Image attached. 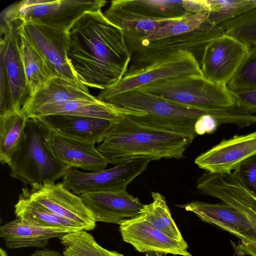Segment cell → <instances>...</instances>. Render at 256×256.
<instances>
[{"label": "cell", "mask_w": 256, "mask_h": 256, "mask_svg": "<svg viewBox=\"0 0 256 256\" xmlns=\"http://www.w3.org/2000/svg\"><path fill=\"white\" fill-rule=\"evenodd\" d=\"M256 154V132L236 135L198 156L194 163L213 174H228L245 159Z\"/></svg>", "instance_id": "cell-15"}, {"label": "cell", "mask_w": 256, "mask_h": 256, "mask_svg": "<svg viewBox=\"0 0 256 256\" xmlns=\"http://www.w3.org/2000/svg\"><path fill=\"white\" fill-rule=\"evenodd\" d=\"M120 8L143 17L177 20L193 14L190 0H115Z\"/></svg>", "instance_id": "cell-24"}, {"label": "cell", "mask_w": 256, "mask_h": 256, "mask_svg": "<svg viewBox=\"0 0 256 256\" xmlns=\"http://www.w3.org/2000/svg\"><path fill=\"white\" fill-rule=\"evenodd\" d=\"M250 47L224 34L206 48L200 68L203 76L219 86H226L245 59Z\"/></svg>", "instance_id": "cell-13"}, {"label": "cell", "mask_w": 256, "mask_h": 256, "mask_svg": "<svg viewBox=\"0 0 256 256\" xmlns=\"http://www.w3.org/2000/svg\"><path fill=\"white\" fill-rule=\"evenodd\" d=\"M96 97L84 90L59 76H54L29 97L21 111L27 116L37 108L48 104L64 103L72 100L94 101Z\"/></svg>", "instance_id": "cell-23"}, {"label": "cell", "mask_w": 256, "mask_h": 256, "mask_svg": "<svg viewBox=\"0 0 256 256\" xmlns=\"http://www.w3.org/2000/svg\"><path fill=\"white\" fill-rule=\"evenodd\" d=\"M104 0H23L12 4L0 13V22L34 20L68 32L84 14L102 10Z\"/></svg>", "instance_id": "cell-6"}, {"label": "cell", "mask_w": 256, "mask_h": 256, "mask_svg": "<svg viewBox=\"0 0 256 256\" xmlns=\"http://www.w3.org/2000/svg\"><path fill=\"white\" fill-rule=\"evenodd\" d=\"M208 16V12H205L173 20L144 38L149 40H158L192 31L201 26Z\"/></svg>", "instance_id": "cell-34"}, {"label": "cell", "mask_w": 256, "mask_h": 256, "mask_svg": "<svg viewBox=\"0 0 256 256\" xmlns=\"http://www.w3.org/2000/svg\"><path fill=\"white\" fill-rule=\"evenodd\" d=\"M28 118L21 110L0 116V161L8 164L24 134Z\"/></svg>", "instance_id": "cell-28"}, {"label": "cell", "mask_w": 256, "mask_h": 256, "mask_svg": "<svg viewBox=\"0 0 256 256\" xmlns=\"http://www.w3.org/2000/svg\"><path fill=\"white\" fill-rule=\"evenodd\" d=\"M208 19L214 24L236 18L256 8V0H208Z\"/></svg>", "instance_id": "cell-31"}, {"label": "cell", "mask_w": 256, "mask_h": 256, "mask_svg": "<svg viewBox=\"0 0 256 256\" xmlns=\"http://www.w3.org/2000/svg\"><path fill=\"white\" fill-rule=\"evenodd\" d=\"M232 173L238 182L256 197V154L242 162Z\"/></svg>", "instance_id": "cell-35"}, {"label": "cell", "mask_w": 256, "mask_h": 256, "mask_svg": "<svg viewBox=\"0 0 256 256\" xmlns=\"http://www.w3.org/2000/svg\"><path fill=\"white\" fill-rule=\"evenodd\" d=\"M97 222L120 224L138 216L145 204L126 190L88 192L80 196Z\"/></svg>", "instance_id": "cell-16"}, {"label": "cell", "mask_w": 256, "mask_h": 256, "mask_svg": "<svg viewBox=\"0 0 256 256\" xmlns=\"http://www.w3.org/2000/svg\"><path fill=\"white\" fill-rule=\"evenodd\" d=\"M178 206L194 213L202 220L215 224L240 238L244 252L254 243L250 221L243 214L229 204L194 201Z\"/></svg>", "instance_id": "cell-17"}, {"label": "cell", "mask_w": 256, "mask_h": 256, "mask_svg": "<svg viewBox=\"0 0 256 256\" xmlns=\"http://www.w3.org/2000/svg\"><path fill=\"white\" fill-rule=\"evenodd\" d=\"M104 14L110 22L122 29L125 38L134 39L145 38L173 20L143 17L120 8L112 1Z\"/></svg>", "instance_id": "cell-27"}, {"label": "cell", "mask_w": 256, "mask_h": 256, "mask_svg": "<svg viewBox=\"0 0 256 256\" xmlns=\"http://www.w3.org/2000/svg\"><path fill=\"white\" fill-rule=\"evenodd\" d=\"M137 89L199 108L216 109L236 105L226 86L218 85L202 75L192 74L160 80Z\"/></svg>", "instance_id": "cell-7"}, {"label": "cell", "mask_w": 256, "mask_h": 256, "mask_svg": "<svg viewBox=\"0 0 256 256\" xmlns=\"http://www.w3.org/2000/svg\"><path fill=\"white\" fill-rule=\"evenodd\" d=\"M150 161L135 159L106 170L83 172L76 168H70L62 182L74 194L126 190L128 186L146 168Z\"/></svg>", "instance_id": "cell-10"}, {"label": "cell", "mask_w": 256, "mask_h": 256, "mask_svg": "<svg viewBox=\"0 0 256 256\" xmlns=\"http://www.w3.org/2000/svg\"><path fill=\"white\" fill-rule=\"evenodd\" d=\"M122 240L140 252H156L192 256L186 242H179L153 226L140 214L120 224Z\"/></svg>", "instance_id": "cell-14"}, {"label": "cell", "mask_w": 256, "mask_h": 256, "mask_svg": "<svg viewBox=\"0 0 256 256\" xmlns=\"http://www.w3.org/2000/svg\"><path fill=\"white\" fill-rule=\"evenodd\" d=\"M72 229L36 226L20 218L6 222L0 227V236L10 249L26 247L45 248L50 239L60 238L75 232Z\"/></svg>", "instance_id": "cell-22"}, {"label": "cell", "mask_w": 256, "mask_h": 256, "mask_svg": "<svg viewBox=\"0 0 256 256\" xmlns=\"http://www.w3.org/2000/svg\"><path fill=\"white\" fill-rule=\"evenodd\" d=\"M21 27L58 76L88 90L78 80L68 60V32L34 20L22 21Z\"/></svg>", "instance_id": "cell-12"}, {"label": "cell", "mask_w": 256, "mask_h": 256, "mask_svg": "<svg viewBox=\"0 0 256 256\" xmlns=\"http://www.w3.org/2000/svg\"><path fill=\"white\" fill-rule=\"evenodd\" d=\"M32 199L52 212L82 226L93 230L96 222L92 212L80 196L67 189L62 182L37 183L26 188Z\"/></svg>", "instance_id": "cell-11"}, {"label": "cell", "mask_w": 256, "mask_h": 256, "mask_svg": "<svg viewBox=\"0 0 256 256\" xmlns=\"http://www.w3.org/2000/svg\"><path fill=\"white\" fill-rule=\"evenodd\" d=\"M192 74L202 75L198 61L191 53L179 51L145 66L129 67L120 81L101 90L96 98L105 102L116 94L156 81Z\"/></svg>", "instance_id": "cell-8"}, {"label": "cell", "mask_w": 256, "mask_h": 256, "mask_svg": "<svg viewBox=\"0 0 256 256\" xmlns=\"http://www.w3.org/2000/svg\"><path fill=\"white\" fill-rule=\"evenodd\" d=\"M105 102L145 112L144 116L130 117L143 126L194 137L197 135V122L204 115L214 116L220 124L237 125L241 118L236 106L210 110L193 108L137 88L116 94Z\"/></svg>", "instance_id": "cell-3"}, {"label": "cell", "mask_w": 256, "mask_h": 256, "mask_svg": "<svg viewBox=\"0 0 256 256\" xmlns=\"http://www.w3.org/2000/svg\"><path fill=\"white\" fill-rule=\"evenodd\" d=\"M207 194L231 205L247 218L250 223L254 243L244 253L256 256V197L238 182L232 172L214 177L208 187Z\"/></svg>", "instance_id": "cell-18"}, {"label": "cell", "mask_w": 256, "mask_h": 256, "mask_svg": "<svg viewBox=\"0 0 256 256\" xmlns=\"http://www.w3.org/2000/svg\"><path fill=\"white\" fill-rule=\"evenodd\" d=\"M220 26L207 18L196 29L164 38L149 40L125 38L131 53L130 68L146 66L179 51L191 53L200 66L206 48L213 40L224 35Z\"/></svg>", "instance_id": "cell-5"}, {"label": "cell", "mask_w": 256, "mask_h": 256, "mask_svg": "<svg viewBox=\"0 0 256 256\" xmlns=\"http://www.w3.org/2000/svg\"><path fill=\"white\" fill-rule=\"evenodd\" d=\"M234 93L256 90V46L250 51L226 86Z\"/></svg>", "instance_id": "cell-33"}, {"label": "cell", "mask_w": 256, "mask_h": 256, "mask_svg": "<svg viewBox=\"0 0 256 256\" xmlns=\"http://www.w3.org/2000/svg\"><path fill=\"white\" fill-rule=\"evenodd\" d=\"M20 33L21 57L29 97H30L51 78L57 76L22 30L21 24Z\"/></svg>", "instance_id": "cell-25"}, {"label": "cell", "mask_w": 256, "mask_h": 256, "mask_svg": "<svg viewBox=\"0 0 256 256\" xmlns=\"http://www.w3.org/2000/svg\"><path fill=\"white\" fill-rule=\"evenodd\" d=\"M220 124L218 120L212 114L202 116L198 120L196 126L197 134H211L214 132Z\"/></svg>", "instance_id": "cell-37"}, {"label": "cell", "mask_w": 256, "mask_h": 256, "mask_svg": "<svg viewBox=\"0 0 256 256\" xmlns=\"http://www.w3.org/2000/svg\"><path fill=\"white\" fill-rule=\"evenodd\" d=\"M54 114L90 117L116 121L126 117L144 116L146 113L117 106L98 100L94 101L78 100L46 105L30 112L26 116L41 117Z\"/></svg>", "instance_id": "cell-20"}, {"label": "cell", "mask_w": 256, "mask_h": 256, "mask_svg": "<svg viewBox=\"0 0 256 256\" xmlns=\"http://www.w3.org/2000/svg\"><path fill=\"white\" fill-rule=\"evenodd\" d=\"M66 54L80 82L101 90L120 81L132 60L123 30L102 10L88 12L75 22L68 32Z\"/></svg>", "instance_id": "cell-1"}, {"label": "cell", "mask_w": 256, "mask_h": 256, "mask_svg": "<svg viewBox=\"0 0 256 256\" xmlns=\"http://www.w3.org/2000/svg\"><path fill=\"white\" fill-rule=\"evenodd\" d=\"M52 130L39 118H28L24 138L8 164L12 177L26 184L55 182L70 168L53 152Z\"/></svg>", "instance_id": "cell-4"}, {"label": "cell", "mask_w": 256, "mask_h": 256, "mask_svg": "<svg viewBox=\"0 0 256 256\" xmlns=\"http://www.w3.org/2000/svg\"><path fill=\"white\" fill-rule=\"evenodd\" d=\"M150 256H166L167 254L162 252H147Z\"/></svg>", "instance_id": "cell-40"}, {"label": "cell", "mask_w": 256, "mask_h": 256, "mask_svg": "<svg viewBox=\"0 0 256 256\" xmlns=\"http://www.w3.org/2000/svg\"><path fill=\"white\" fill-rule=\"evenodd\" d=\"M21 23L0 22V86L10 89L13 112L20 111L29 98L20 54Z\"/></svg>", "instance_id": "cell-9"}, {"label": "cell", "mask_w": 256, "mask_h": 256, "mask_svg": "<svg viewBox=\"0 0 256 256\" xmlns=\"http://www.w3.org/2000/svg\"><path fill=\"white\" fill-rule=\"evenodd\" d=\"M0 256H8L6 252L2 248L0 249Z\"/></svg>", "instance_id": "cell-41"}, {"label": "cell", "mask_w": 256, "mask_h": 256, "mask_svg": "<svg viewBox=\"0 0 256 256\" xmlns=\"http://www.w3.org/2000/svg\"><path fill=\"white\" fill-rule=\"evenodd\" d=\"M37 118H39L54 132L95 144L101 143L104 140L108 132L116 122L64 114Z\"/></svg>", "instance_id": "cell-21"}, {"label": "cell", "mask_w": 256, "mask_h": 256, "mask_svg": "<svg viewBox=\"0 0 256 256\" xmlns=\"http://www.w3.org/2000/svg\"><path fill=\"white\" fill-rule=\"evenodd\" d=\"M14 214L18 218L36 226L64 228L75 230H84L77 223L50 211L30 196L26 188H22L14 205Z\"/></svg>", "instance_id": "cell-26"}, {"label": "cell", "mask_w": 256, "mask_h": 256, "mask_svg": "<svg viewBox=\"0 0 256 256\" xmlns=\"http://www.w3.org/2000/svg\"><path fill=\"white\" fill-rule=\"evenodd\" d=\"M219 25L226 34L250 47L256 46V8Z\"/></svg>", "instance_id": "cell-32"}, {"label": "cell", "mask_w": 256, "mask_h": 256, "mask_svg": "<svg viewBox=\"0 0 256 256\" xmlns=\"http://www.w3.org/2000/svg\"><path fill=\"white\" fill-rule=\"evenodd\" d=\"M231 94L236 106L246 112H256V90Z\"/></svg>", "instance_id": "cell-36"}, {"label": "cell", "mask_w": 256, "mask_h": 256, "mask_svg": "<svg viewBox=\"0 0 256 256\" xmlns=\"http://www.w3.org/2000/svg\"><path fill=\"white\" fill-rule=\"evenodd\" d=\"M231 244L235 250L236 256H244L246 255L242 250L241 244L236 245L234 242L231 241Z\"/></svg>", "instance_id": "cell-39"}, {"label": "cell", "mask_w": 256, "mask_h": 256, "mask_svg": "<svg viewBox=\"0 0 256 256\" xmlns=\"http://www.w3.org/2000/svg\"><path fill=\"white\" fill-rule=\"evenodd\" d=\"M64 256H124L101 246L94 236L85 230L69 232L60 238Z\"/></svg>", "instance_id": "cell-30"}, {"label": "cell", "mask_w": 256, "mask_h": 256, "mask_svg": "<svg viewBox=\"0 0 256 256\" xmlns=\"http://www.w3.org/2000/svg\"><path fill=\"white\" fill-rule=\"evenodd\" d=\"M194 138L144 126L126 117L114 123L97 149L114 166L135 159H180Z\"/></svg>", "instance_id": "cell-2"}, {"label": "cell", "mask_w": 256, "mask_h": 256, "mask_svg": "<svg viewBox=\"0 0 256 256\" xmlns=\"http://www.w3.org/2000/svg\"><path fill=\"white\" fill-rule=\"evenodd\" d=\"M29 256H64V255L58 251L50 249H44L36 250Z\"/></svg>", "instance_id": "cell-38"}, {"label": "cell", "mask_w": 256, "mask_h": 256, "mask_svg": "<svg viewBox=\"0 0 256 256\" xmlns=\"http://www.w3.org/2000/svg\"><path fill=\"white\" fill-rule=\"evenodd\" d=\"M52 150L56 158L70 168L90 172L105 170L108 164L95 144L74 138L52 130Z\"/></svg>", "instance_id": "cell-19"}, {"label": "cell", "mask_w": 256, "mask_h": 256, "mask_svg": "<svg viewBox=\"0 0 256 256\" xmlns=\"http://www.w3.org/2000/svg\"><path fill=\"white\" fill-rule=\"evenodd\" d=\"M152 202L145 204L140 214L155 228L173 240L179 242H186L172 218L165 198L156 192H152Z\"/></svg>", "instance_id": "cell-29"}]
</instances>
